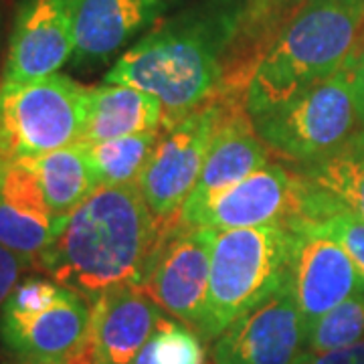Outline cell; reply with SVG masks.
<instances>
[{
    "label": "cell",
    "instance_id": "6da1fadb",
    "mask_svg": "<svg viewBox=\"0 0 364 364\" xmlns=\"http://www.w3.org/2000/svg\"><path fill=\"white\" fill-rule=\"evenodd\" d=\"M162 223L138 184L97 186L65 217L39 265L59 286L93 301L122 286H140Z\"/></svg>",
    "mask_w": 364,
    "mask_h": 364
},
{
    "label": "cell",
    "instance_id": "7a4b0ae2",
    "mask_svg": "<svg viewBox=\"0 0 364 364\" xmlns=\"http://www.w3.org/2000/svg\"><path fill=\"white\" fill-rule=\"evenodd\" d=\"M235 23L186 21L162 26L124 53L105 75V83L128 85L162 104V126L208 104L221 85L225 45Z\"/></svg>",
    "mask_w": 364,
    "mask_h": 364
},
{
    "label": "cell",
    "instance_id": "3957f363",
    "mask_svg": "<svg viewBox=\"0 0 364 364\" xmlns=\"http://www.w3.org/2000/svg\"><path fill=\"white\" fill-rule=\"evenodd\" d=\"M363 35L364 0H306L249 83V116H261L338 73L363 49Z\"/></svg>",
    "mask_w": 364,
    "mask_h": 364
},
{
    "label": "cell",
    "instance_id": "277c9868",
    "mask_svg": "<svg viewBox=\"0 0 364 364\" xmlns=\"http://www.w3.org/2000/svg\"><path fill=\"white\" fill-rule=\"evenodd\" d=\"M294 233L284 223L217 231L200 338H217L286 282Z\"/></svg>",
    "mask_w": 364,
    "mask_h": 364
},
{
    "label": "cell",
    "instance_id": "5b68a950",
    "mask_svg": "<svg viewBox=\"0 0 364 364\" xmlns=\"http://www.w3.org/2000/svg\"><path fill=\"white\" fill-rule=\"evenodd\" d=\"M358 55L360 51L330 79L251 117L272 152L299 166L328 154L356 132L360 124L354 91Z\"/></svg>",
    "mask_w": 364,
    "mask_h": 364
},
{
    "label": "cell",
    "instance_id": "8992f818",
    "mask_svg": "<svg viewBox=\"0 0 364 364\" xmlns=\"http://www.w3.org/2000/svg\"><path fill=\"white\" fill-rule=\"evenodd\" d=\"M87 90L65 75L0 85V160L33 158L81 142Z\"/></svg>",
    "mask_w": 364,
    "mask_h": 364
},
{
    "label": "cell",
    "instance_id": "52a82bcc",
    "mask_svg": "<svg viewBox=\"0 0 364 364\" xmlns=\"http://www.w3.org/2000/svg\"><path fill=\"white\" fill-rule=\"evenodd\" d=\"M215 235L217 229L188 227L178 217L164 221L140 284L160 310L196 334L207 308Z\"/></svg>",
    "mask_w": 364,
    "mask_h": 364
},
{
    "label": "cell",
    "instance_id": "ba28073f",
    "mask_svg": "<svg viewBox=\"0 0 364 364\" xmlns=\"http://www.w3.org/2000/svg\"><path fill=\"white\" fill-rule=\"evenodd\" d=\"M221 114V104L210 100L162 134L138 181L146 205L160 223L176 217L195 188Z\"/></svg>",
    "mask_w": 364,
    "mask_h": 364
},
{
    "label": "cell",
    "instance_id": "9c48e42d",
    "mask_svg": "<svg viewBox=\"0 0 364 364\" xmlns=\"http://www.w3.org/2000/svg\"><path fill=\"white\" fill-rule=\"evenodd\" d=\"M306 328L286 282L225 328L213 346V364H294L304 352Z\"/></svg>",
    "mask_w": 364,
    "mask_h": 364
},
{
    "label": "cell",
    "instance_id": "30bf717a",
    "mask_svg": "<svg viewBox=\"0 0 364 364\" xmlns=\"http://www.w3.org/2000/svg\"><path fill=\"white\" fill-rule=\"evenodd\" d=\"M289 284L306 332L344 299L364 291V279L338 241L318 229H291Z\"/></svg>",
    "mask_w": 364,
    "mask_h": 364
},
{
    "label": "cell",
    "instance_id": "8fae6325",
    "mask_svg": "<svg viewBox=\"0 0 364 364\" xmlns=\"http://www.w3.org/2000/svg\"><path fill=\"white\" fill-rule=\"evenodd\" d=\"M75 53V0H26L14 18L4 81L55 75Z\"/></svg>",
    "mask_w": 364,
    "mask_h": 364
},
{
    "label": "cell",
    "instance_id": "7c38bea8",
    "mask_svg": "<svg viewBox=\"0 0 364 364\" xmlns=\"http://www.w3.org/2000/svg\"><path fill=\"white\" fill-rule=\"evenodd\" d=\"M91 301L67 287L51 308L33 316L0 314V340L18 360L69 363L90 344Z\"/></svg>",
    "mask_w": 364,
    "mask_h": 364
},
{
    "label": "cell",
    "instance_id": "4fadbf2b",
    "mask_svg": "<svg viewBox=\"0 0 364 364\" xmlns=\"http://www.w3.org/2000/svg\"><path fill=\"white\" fill-rule=\"evenodd\" d=\"M294 186L296 174L275 162H267L247 178L213 196L198 210L186 217H176L188 227L217 231L284 223L291 205Z\"/></svg>",
    "mask_w": 364,
    "mask_h": 364
},
{
    "label": "cell",
    "instance_id": "5bb4252c",
    "mask_svg": "<svg viewBox=\"0 0 364 364\" xmlns=\"http://www.w3.org/2000/svg\"><path fill=\"white\" fill-rule=\"evenodd\" d=\"M221 122L210 142L200 176L178 210V217L198 210L213 196L231 188L269 162V148L259 140L247 105L221 104Z\"/></svg>",
    "mask_w": 364,
    "mask_h": 364
},
{
    "label": "cell",
    "instance_id": "9a60e30c",
    "mask_svg": "<svg viewBox=\"0 0 364 364\" xmlns=\"http://www.w3.org/2000/svg\"><path fill=\"white\" fill-rule=\"evenodd\" d=\"M162 310L140 286L114 287L91 301L90 346L95 364H134Z\"/></svg>",
    "mask_w": 364,
    "mask_h": 364
},
{
    "label": "cell",
    "instance_id": "2e32d148",
    "mask_svg": "<svg viewBox=\"0 0 364 364\" xmlns=\"http://www.w3.org/2000/svg\"><path fill=\"white\" fill-rule=\"evenodd\" d=\"M168 0H75L79 65L109 59L166 11Z\"/></svg>",
    "mask_w": 364,
    "mask_h": 364
},
{
    "label": "cell",
    "instance_id": "e0dca14e",
    "mask_svg": "<svg viewBox=\"0 0 364 364\" xmlns=\"http://www.w3.org/2000/svg\"><path fill=\"white\" fill-rule=\"evenodd\" d=\"M164 109L156 97L128 85L105 83L87 90V117L81 144L136 136L162 128Z\"/></svg>",
    "mask_w": 364,
    "mask_h": 364
},
{
    "label": "cell",
    "instance_id": "ac0fdd59",
    "mask_svg": "<svg viewBox=\"0 0 364 364\" xmlns=\"http://www.w3.org/2000/svg\"><path fill=\"white\" fill-rule=\"evenodd\" d=\"M298 174L364 221V130L352 132L318 160L299 164Z\"/></svg>",
    "mask_w": 364,
    "mask_h": 364
},
{
    "label": "cell",
    "instance_id": "d6986e66",
    "mask_svg": "<svg viewBox=\"0 0 364 364\" xmlns=\"http://www.w3.org/2000/svg\"><path fill=\"white\" fill-rule=\"evenodd\" d=\"M28 160L37 170L47 203L57 217H67L100 186L81 142Z\"/></svg>",
    "mask_w": 364,
    "mask_h": 364
},
{
    "label": "cell",
    "instance_id": "ffe728a7",
    "mask_svg": "<svg viewBox=\"0 0 364 364\" xmlns=\"http://www.w3.org/2000/svg\"><path fill=\"white\" fill-rule=\"evenodd\" d=\"M160 138L162 128L104 142L83 144L100 186L138 184Z\"/></svg>",
    "mask_w": 364,
    "mask_h": 364
},
{
    "label": "cell",
    "instance_id": "44dd1931",
    "mask_svg": "<svg viewBox=\"0 0 364 364\" xmlns=\"http://www.w3.org/2000/svg\"><path fill=\"white\" fill-rule=\"evenodd\" d=\"M306 0H251L235 23L231 49L247 61H261Z\"/></svg>",
    "mask_w": 364,
    "mask_h": 364
},
{
    "label": "cell",
    "instance_id": "7402d4cb",
    "mask_svg": "<svg viewBox=\"0 0 364 364\" xmlns=\"http://www.w3.org/2000/svg\"><path fill=\"white\" fill-rule=\"evenodd\" d=\"M63 223L65 217H41L0 196V245L28 259H39Z\"/></svg>",
    "mask_w": 364,
    "mask_h": 364
},
{
    "label": "cell",
    "instance_id": "603a6c76",
    "mask_svg": "<svg viewBox=\"0 0 364 364\" xmlns=\"http://www.w3.org/2000/svg\"><path fill=\"white\" fill-rule=\"evenodd\" d=\"M364 340V291L344 299L306 332L304 350L326 352Z\"/></svg>",
    "mask_w": 364,
    "mask_h": 364
},
{
    "label": "cell",
    "instance_id": "cb8c5ba5",
    "mask_svg": "<svg viewBox=\"0 0 364 364\" xmlns=\"http://www.w3.org/2000/svg\"><path fill=\"white\" fill-rule=\"evenodd\" d=\"M134 364H207L200 336L182 322L162 318Z\"/></svg>",
    "mask_w": 364,
    "mask_h": 364
},
{
    "label": "cell",
    "instance_id": "d4e9b609",
    "mask_svg": "<svg viewBox=\"0 0 364 364\" xmlns=\"http://www.w3.org/2000/svg\"><path fill=\"white\" fill-rule=\"evenodd\" d=\"M65 291L67 287L59 286L51 279L26 277L25 282L16 284L6 304L2 306V312L14 314V316H33L51 308L55 301L65 296Z\"/></svg>",
    "mask_w": 364,
    "mask_h": 364
},
{
    "label": "cell",
    "instance_id": "484cf974",
    "mask_svg": "<svg viewBox=\"0 0 364 364\" xmlns=\"http://www.w3.org/2000/svg\"><path fill=\"white\" fill-rule=\"evenodd\" d=\"M35 261L28 259L25 255H18L4 245H0V310L6 304L9 296L18 284L21 275L28 269Z\"/></svg>",
    "mask_w": 364,
    "mask_h": 364
},
{
    "label": "cell",
    "instance_id": "4316f807",
    "mask_svg": "<svg viewBox=\"0 0 364 364\" xmlns=\"http://www.w3.org/2000/svg\"><path fill=\"white\" fill-rule=\"evenodd\" d=\"M294 364H364V340L336 350H304Z\"/></svg>",
    "mask_w": 364,
    "mask_h": 364
},
{
    "label": "cell",
    "instance_id": "83f0119b",
    "mask_svg": "<svg viewBox=\"0 0 364 364\" xmlns=\"http://www.w3.org/2000/svg\"><path fill=\"white\" fill-rule=\"evenodd\" d=\"M354 91H356V107H358V117L364 126V47L358 55L356 63V75H354Z\"/></svg>",
    "mask_w": 364,
    "mask_h": 364
},
{
    "label": "cell",
    "instance_id": "f1b7e54d",
    "mask_svg": "<svg viewBox=\"0 0 364 364\" xmlns=\"http://www.w3.org/2000/svg\"><path fill=\"white\" fill-rule=\"evenodd\" d=\"M69 364H95L93 363V354H91L90 344L85 346V350L79 352L75 358H71V360H69Z\"/></svg>",
    "mask_w": 364,
    "mask_h": 364
},
{
    "label": "cell",
    "instance_id": "f546056e",
    "mask_svg": "<svg viewBox=\"0 0 364 364\" xmlns=\"http://www.w3.org/2000/svg\"><path fill=\"white\" fill-rule=\"evenodd\" d=\"M14 364H59V363H35V360H18V363ZM63 364H69V363H63Z\"/></svg>",
    "mask_w": 364,
    "mask_h": 364
}]
</instances>
